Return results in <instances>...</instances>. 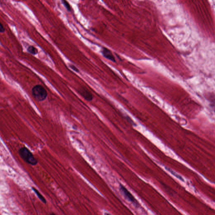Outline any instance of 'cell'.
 Segmentation results:
<instances>
[{
  "label": "cell",
  "mask_w": 215,
  "mask_h": 215,
  "mask_svg": "<svg viewBox=\"0 0 215 215\" xmlns=\"http://www.w3.org/2000/svg\"><path fill=\"white\" fill-rule=\"evenodd\" d=\"M20 157L26 163L32 166H36L38 163L37 160L35 158L32 153L26 147H22L19 150Z\"/></svg>",
  "instance_id": "obj_1"
},
{
  "label": "cell",
  "mask_w": 215,
  "mask_h": 215,
  "mask_svg": "<svg viewBox=\"0 0 215 215\" xmlns=\"http://www.w3.org/2000/svg\"><path fill=\"white\" fill-rule=\"evenodd\" d=\"M32 93L38 101H45L48 96V92L44 87L40 85H36L32 89Z\"/></svg>",
  "instance_id": "obj_2"
},
{
  "label": "cell",
  "mask_w": 215,
  "mask_h": 215,
  "mask_svg": "<svg viewBox=\"0 0 215 215\" xmlns=\"http://www.w3.org/2000/svg\"><path fill=\"white\" fill-rule=\"evenodd\" d=\"M120 190L121 192L123 193L125 197L128 201L132 202L133 204L135 205L136 206L138 205V202H137V201L135 199V197L122 184H120Z\"/></svg>",
  "instance_id": "obj_3"
},
{
  "label": "cell",
  "mask_w": 215,
  "mask_h": 215,
  "mask_svg": "<svg viewBox=\"0 0 215 215\" xmlns=\"http://www.w3.org/2000/svg\"><path fill=\"white\" fill-rule=\"evenodd\" d=\"M78 92L87 101H90L93 99V96L91 92L85 88H81L78 90Z\"/></svg>",
  "instance_id": "obj_4"
},
{
  "label": "cell",
  "mask_w": 215,
  "mask_h": 215,
  "mask_svg": "<svg viewBox=\"0 0 215 215\" xmlns=\"http://www.w3.org/2000/svg\"><path fill=\"white\" fill-rule=\"evenodd\" d=\"M102 53L105 58H106L107 59L110 60L113 62H116L115 59L110 50H109L106 48H103V49L102 50Z\"/></svg>",
  "instance_id": "obj_5"
},
{
  "label": "cell",
  "mask_w": 215,
  "mask_h": 215,
  "mask_svg": "<svg viewBox=\"0 0 215 215\" xmlns=\"http://www.w3.org/2000/svg\"><path fill=\"white\" fill-rule=\"evenodd\" d=\"M32 189L33 190V191H34V193H36L37 196H38L39 199H40V200L42 201L43 203H45V204H46L47 203L46 199H45V197L43 196L42 194H41L40 193V191H39L38 189L34 187H32Z\"/></svg>",
  "instance_id": "obj_6"
},
{
  "label": "cell",
  "mask_w": 215,
  "mask_h": 215,
  "mask_svg": "<svg viewBox=\"0 0 215 215\" xmlns=\"http://www.w3.org/2000/svg\"><path fill=\"white\" fill-rule=\"evenodd\" d=\"M27 51L30 54H31L34 55H36L38 53V50L36 48L34 47L32 45L28 47V48L27 49Z\"/></svg>",
  "instance_id": "obj_7"
},
{
  "label": "cell",
  "mask_w": 215,
  "mask_h": 215,
  "mask_svg": "<svg viewBox=\"0 0 215 215\" xmlns=\"http://www.w3.org/2000/svg\"><path fill=\"white\" fill-rule=\"evenodd\" d=\"M166 168L167 169V170L168 171L170 172L171 173H172L173 175L175 176V177L177 178L178 179H179L181 181H184V179L182 178V177H181V176L178 175L176 173L173 171L172 170H171V169H169V168Z\"/></svg>",
  "instance_id": "obj_8"
},
{
  "label": "cell",
  "mask_w": 215,
  "mask_h": 215,
  "mask_svg": "<svg viewBox=\"0 0 215 215\" xmlns=\"http://www.w3.org/2000/svg\"><path fill=\"white\" fill-rule=\"evenodd\" d=\"M62 3L63 4V5H64V7H65L66 8V9H67L68 11H71V7H70V5L68 3V2L66 1H63H63H62Z\"/></svg>",
  "instance_id": "obj_9"
},
{
  "label": "cell",
  "mask_w": 215,
  "mask_h": 215,
  "mask_svg": "<svg viewBox=\"0 0 215 215\" xmlns=\"http://www.w3.org/2000/svg\"><path fill=\"white\" fill-rule=\"evenodd\" d=\"M69 67L71 68V69H72L74 71H75L77 72H79V69L74 66L73 65H70Z\"/></svg>",
  "instance_id": "obj_10"
},
{
  "label": "cell",
  "mask_w": 215,
  "mask_h": 215,
  "mask_svg": "<svg viewBox=\"0 0 215 215\" xmlns=\"http://www.w3.org/2000/svg\"><path fill=\"white\" fill-rule=\"evenodd\" d=\"M5 32V29L3 27L2 24L0 22V33H3Z\"/></svg>",
  "instance_id": "obj_11"
},
{
  "label": "cell",
  "mask_w": 215,
  "mask_h": 215,
  "mask_svg": "<svg viewBox=\"0 0 215 215\" xmlns=\"http://www.w3.org/2000/svg\"><path fill=\"white\" fill-rule=\"evenodd\" d=\"M104 215H111L110 214H109V213H104Z\"/></svg>",
  "instance_id": "obj_12"
},
{
  "label": "cell",
  "mask_w": 215,
  "mask_h": 215,
  "mask_svg": "<svg viewBox=\"0 0 215 215\" xmlns=\"http://www.w3.org/2000/svg\"><path fill=\"white\" fill-rule=\"evenodd\" d=\"M50 215H56V214H55V213H51V214H50Z\"/></svg>",
  "instance_id": "obj_13"
}]
</instances>
